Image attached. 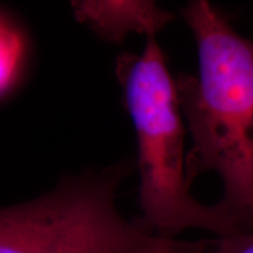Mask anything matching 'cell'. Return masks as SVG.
I'll return each instance as SVG.
<instances>
[{"instance_id": "obj_1", "label": "cell", "mask_w": 253, "mask_h": 253, "mask_svg": "<svg viewBox=\"0 0 253 253\" xmlns=\"http://www.w3.org/2000/svg\"><path fill=\"white\" fill-rule=\"evenodd\" d=\"M182 17L199 65L197 77L175 79L192 140L186 179L191 185L201 173L216 171L223 183L219 202L253 229V42L210 1H189Z\"/></svg>"}, {"instance_id": "obj_2", "label": "cell", "mask_w": 253, "mask_h": 253, "mask_svg": "<svg viewBox=\"0 0 253 253\" xmlns=\"http://www.w3.org/2000/svg\"><path fill=\"white\" fill-rule=\"evenodd\" d=\"M116 71L137 140L141 217L136 221L161 238L188 229L216 236L251 230L220 202L207 205L190 194L175 79L156 37H147L140 55L120 56Z\"/></svg>"}, {"instance_id": "obj_3", "label": "cell", "mask_w": 253, "mask_h": 253, "mask_svg": "<svg viewBox=\"0 0 253 253\" xmlns=\"http://www.w3.org/2000/svg\"><path fill=\"white\" fill-rule=\"evenodd\" d=\"M130 166L63 182L33 201L0 209V253H147L157 237L116 208Z\"/></svg>"}, {"instance_id": "obj_4", "label": "cell", "mask_w": 253, "mask_h": 253, "mask_svg": "<svg viewBox=\"0 0 253 253\" xmlns=\"http://www.w3.org/2000/svg\"><path fill=\"white\" fill-rule=\"evenodd\" d=\"M75 14L110 42H121L131 33L156 37L175 19L154 1H75Z\"/></svg>"}, {"instance_id": "obj_5", "label": "cell", "mask_w": 253, "mask_h": 253, "mask_svg": "<svg viewBox=\"0 0 253 253\" xmlns=\"http://www.w3.org/2000/svg\"><path fill=\"white\" fill-rule=\"evenodd\" d=\"M178 253H253V229L212 239L179 242Z\"/></svg>"}, {"instance_id": "obj_6", "label": "cell", "mask_w": 253, "mask_h": 253, "mask_svg": "<svg viewBox=\"0 0 253 253\" xmlns=\"http://www.w3.org/2000/svg\"><path fill=\"white\" fill-rule=\"evenodd\" d=\"M147 253H178V244H177V240L173 238L157 237Z\"/></svg>"}]
</instances>
